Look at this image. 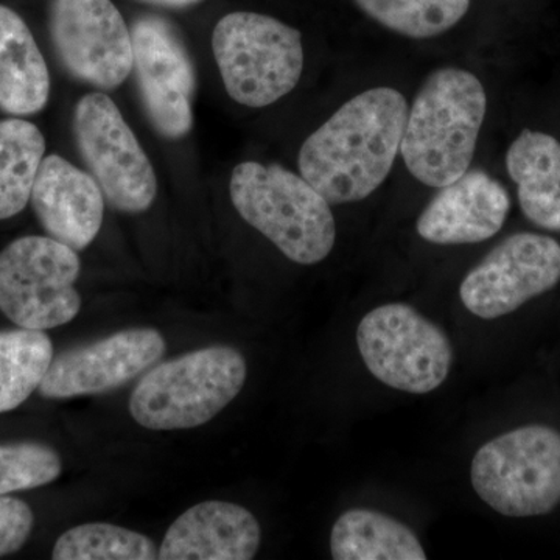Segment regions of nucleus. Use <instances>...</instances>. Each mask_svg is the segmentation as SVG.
I'll return each instance as SVG.
<instances>
[{
    "label": "nucleus",
    "mask_w": 560,
    "mask_h": 560,
    "mask_svg": "<svg viewBox=\"0 0 560 560\" xmlns=\"http://www.w3.org/2000/svg\"><path fill=\"white\" fill-rule=\"evenodd\" d=\"M408 102L393 88H374L346 102L302 143L301 175L330 205L364 200L388 178L400 153Z\"/></svg>",
    "instance_id": "1"
},
{
    "label": "nucleus",
    "mask_w": 560,
    "mask_h": 560,
    "mask_svg": "<svg viewBox=\"0 0 560 560\" xmlns=\"http://www.w3.org/2000/svg\"><path fill=\"white\" fill-rule=\"evenodd\" d=\"M488 110L480 79L469 70H433L408 109L400 154L408 172L441 189L469 171Z\"/></svg>",
    "instance_id": "2"
},
{
    "label": "nucleus",
    "mask_w": 560,
    "mask_h": 560,
    "mask_svg": "<svg viewBox=\"0 0 560 560\" xmlns=\"http://www.w3.org/2000/svg\"><path fill=\"white\" fill-rule=\"evenodd\" d=\"M230 191L242 219L290 260L315 265L334 249L337 224L330 202L304 176L279 164L242 162L232 172Z\"/></svg>",
    "instance_id": "3"
},
{
    "label": "nucleus",
    "mask_w": 560,
    "mask_h": 560,
    "mask_svg": "<svg viewBox=\"0 0 560 560\" xmlns=\"http://www.w3.org/2000/svg\"><path fill=\"white\" fill-rule=\"evenodd\" d=\"M246 374L245 357L231 346H210L165 361L132 390V419L154 431L205 425L238 396Z\"/></svg>",
    "instance_id": "4"
},
{
    "label": "nucleus",
    "mask_w": 560,
    "mask_h": 560,
    "mask_svg": "<svg viewBox=\"0 0 560 560\" xmlns=\"http://www.w3.org/2000/svg\"><path fill=\"white\" fill-rule=\"evenodd\" d=\"M212 50L228 94L248 108L289 95L304 70L301 32L267 14L237 11L221 18Z\"/></svg>",
    "instance_id": "5"
},
{
    "label": "nucleus",
    "mask_w": 560,
    "mask_h": 560,
    "mask_svg": "<svg viewBox=\"0 0 560 560\" xmlns=\"http://www.w3.org/2000/svg\"><path fill=\"white\" fill-rule=\"evenodd\" d=\"M471 486L506 517H537L560 504V433L551 427H521L486 442L475 453Z\"/></svg>",
    "instance_id": "6"
},
{
    "label": "nucleus",
    "mask_w": 560,
    "mask_h": 560,
    "mask_svg": "<svg viewBox=\"0 0 560 560\" xmlns=\"http://www.w3.org/2000/svg\"><path fill=\"white\" fill-rule=\"evenodd\" d=\"M77 250L49 237L18 238L0 253V312L21 329L50 330L80 313Z\"/></svg>",
    "instance_id": "7"
},
{
    "label": "nucleus",
    "mask_w": 560,
    "mask_h": 560,
    "mask_svg": "<svg viewBox=\"0 0 560 560\" xmlns=\"http://www.w3.org/2000/svg\"><path fill=\"white\" fill-rule=\"evenodd\" d=\"M357 345L371 374L393 389L429 394L451 374V340L411 305L385 304L368 313Z\"/></svg>",
    "instance_id": "8"
},
{
    "label": "nucleus",
    "mask_w": 560,
    "mask_h": 560,
    "mask_svg": "<svg viewBox=\"0 0 560 560\" xmlns=\"http://www.w3.org/2000/svg\"><path fill=\"white\" fill-rule=\"evenodd\" d=\"M73 135L84 164L106 200L125 213H142L156 200L158 178L116 103L92 92L77 103Z\"/></svg>",
    "instance_id": "9"
},
{
    "label": "nucleus",
    "mask_w": 560,
    "mask_h": 560,
    "mask_svg": "<svg viewBox=\"0 0 560 560\" xmlns=\"http://www.w3.org/2000/svg\"><path fill=\"white\" fill-rule=\"evenodd\" d=\"M132 69L150 124L162 138H186L194 128L197 72L175 25L143 14L131 25Z\"/></svg>",
    "instance_id": "10"
},
{
    "label": "nucleus",
    "mask_w": 560,
    "mask_h": 560,
    "mask_svg": "<svg viewBox=\"0 0 560 560\" xmlns=\"http://www.w3.org/2000/svg\"><path fill=\"white\" fill-rule=\"evenodd\" d=\"M49 28L73 79L113 91L130 77L131 31L110 0H51Z\"/></svg>",
    "instance_id": "11"
},
{
    "label": "nucleus",
    "mask_w": 560,
    "mask_h": 560,
    "mask_svg": "<svg viewBox=\"0 0 560 560\" xmlns=\"http://www.w3.org/2000/svg\"><path fill=\"white\" fill-rule=\"evenodd\" d=\"M559 282V243L548 235L518 232L467 272L459 298L471 315L497 319L518 311Z\"/></svg>",
    "instance_id": "12"
},
{
    "label": "nucleus",
    "mask_w": 560,
    "mask_h": 560,
    "mask_svg": "<svg viewBox=\"0 0 560 560\" xmlns=\"http://www.w3.org/2000/svg\"><path fill=\"white\" fill-rule=\"evenodd\" d=\"M165 349L164 337L158 330L117 331L54 357L39 383V394L47 399H69L109 393L149 371Z\"/></svg>",
    "instance_id": "13"
},
{
    "label": "nucleus",
    "mask_w": 560,
    "mask_h": 560,
    "mask_svg": "<svg viewBox=\"0 0 560 560\" xmlns=\"http://www.w3.org/2000/svg\"><path fill=\"white\" fill-rule=\"evenodd\" d=\"M510 209V195L499 180L469 168L441 187L420 213L416 230L434 245H471L499 234Z\"/></svg>",
    "instance_id": "14"
},
{
    "label": "nucleus",
    "mask_w": 560,
    "mask_h": 560,
    "mask_svg": "<svg viewBox=\"0 0 560 560\" xmlns=\"http://www.w3.org/2000/svg\"><path fill=\"white\" fill-rule=\"evenodd\" d=\"M31 202L47 235L69 248L86 249L102 230L105 195L101 186L58 154L40 162Z\"/></svg>",
    "instance_id": "15"
},
{
    "label": "nucleus",
    "mask_w": 560,
    "mask_h": 560,
    "mask_svg": "<svg viewBox=\"0 0 560 560\" xmlns=\"http://www.w3.org/2000/svg\"><path fill=\"white\" fill-rule=\"evenodd\" d=\"M259 522L226 501H205L173 522L162 540L161 560H250L259 551Z\"/></svg>",
    "instance_id": "16"
},
{
    "label": "nucleus",
    "mask_w": 560,
    "mask_h": 560,
    "mask_svg": "<svg viewBox=\"0 0 560 560\" xmlns=\"http://www.w3.org/2000/svg\"><path fill=\"white\" fill-rule=\"evenodd\" d=\"M49 97V69L31 28L16 11L0 5V109L32 116Z\"/></svg>",
    "instance_id": "17"
},
{
    "label": "nucleus",
    "mask_w": 560,
    "mask_h": 560,
    "mask_svg": "<svg viewBox=\"0 0 560 560\" xmlns=\"http://www.w3.org/2000/svg\"><path fill=\"white\" fill-rule=\"evenodd\" d=\"M523 215L545 231L560 232V142L545 132L523 130L506 153Z\"/></svg>",
    "instance_id": "18"
},
{
    "label": "nucleus",
    "mask_w": 560,
    "mask_h": 560,
    "mask_svg": "<svg viewBox=\"0 0 560 560\" xmlns=\"http://www.w3.org/2000/svg\"><path fill=\"white\" fill-rule=\"evenodd\" d=\"M335 560H425L420 540L404 523L378 511H346L330 536Z\"/></svg>",
    "instance_id": "19"
},
{
    "label": "nucleus",
    "mask_w": 560,
    "mask_h": 560,
    "mask_svg": "<svg viewBox=\"0 0 560 560\" xmlns=\"http://www.w3.org/2000/svg\"><path fill=\"white\" fill-rule=\"evenodd\" d=\"M46 158V139L32 121L0 120V220L18 215L31 202L33 184Z\"/></svg>",
    "instance_id": "20"
},
{
    "label": "nucleus",
    "mask_w": 560,
    "mask_h": 560,
    "mask_svg": "<svg viewBox=\"0 0 560 560\" xmlns=\"http://www.w3.org/2000/svg\"><path fill=\"white\" fill-rule=\"evenodd\" d=\"M54 359L43 330L0 331V412L14 410L38 389Z\"/></svg>",
    "instance_id": "21"
},
{
    "label": "nucleus",
    "mask_w": 560,
    "mask_h": 560,
    "mask_svg": "<svg viewBox=\"0 0 560 560\" xmlns=\"http://www.w3.org/2000/svg\"><path fill=\"white\" fill-rule=\"evenodd\" d=\"M471 0H355L382 27L411 39H429L451 31L470 9Z\"/></svg>",
    "instance_id": "22"
},
{
    "label": "nucleus",
    "mask_w": 560,
    "mask_h": 560,
    "mask_svg": "<svg viewBox=\"0 0 560 560\" xmlns=\"http://www.w3.org/2000/svg\"><path fill=\"white\" fill-rule=\"evenodd\" d=\"M154 541L136 530L109 523H86L66 530L55 544V560H153Z\"/></svg>",
    "instance_id": "23"
},
{
    "label": "nucleus",
    "mask_w": 560,
    "mask_h": 560,
    "mask_svg": "<svg viewBox=\"0 0 560 560\" xmlns=\"http://www.w3.org/2000/svg\"><path fill=\"white\" fill-rule=\"evenodd\" d=\"M61 470L60 455L49 445L38 442L0 445V495L49 485L60 477Z\"/></svg>",
    "instance_id": "24"
},
{
    "label": "nucleus",
    "mask_w": 560,
    "mask_h": 560,
    "mask_svg": "<svg viewBox=\"0 0 560 560\" xmlns=\"http://www.w3.org/2000/svg\"><path fill=\"white\" fill-rule=\"evenodd\" d=\"M35 517L27 503L9 495H0V558L13 555L31 537Z\"/></svg>",
    "instance_id": "25"
},
{
    "label": "nucleus",
    "mask_w": 560,
    "mask_h": 560,
    "mask_svg": "<svg viewBox=\"0 0 560 560\" xmlns=\"http://www.w3.org/2000/svg\"><path fill=\"white\" fill-rule=\"evenodd\" d=\"M140 2L150 3V5L162 7V9H189V7L198 5L202 0H140Z\"/></svg>",
    "instance_id": "26"
}]
</instances>
